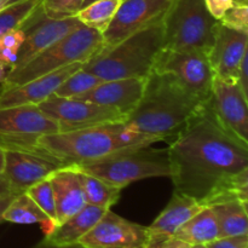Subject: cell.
Wrapping results in <instances>:
<instances>
[{"label":"cell","mask_w":248,"mask_h":248,"mask_svg":"<svg viewBox=\"0 0 248 248\" xmlns=\"http://www.w3.org/2000/svg\"><path fill=\"white\" fill-rule=\"evenodd\" d=\"M208 207L215 213L219 237L248 235L247 201L228 199Z\"/></svg>","instance_id":"obj_22"},{"label":"cell","mask_w":248,"mask_h":248,"mask_svg":"<svg viewBox=\"0 0 248 248\" xmlns=\"http://www.w3.org/2000/svg\"><path fill=\"white\" fill-rule=\"evenodd\" d=\"M203 207L205 206L199 203L194 199L173 191L171 200L169 201L166 207L161 211L152 225L148 227V232L153 235L173 236L184 223L188 222Z\"/></svg>","instance_id":"obj_21"},{"label":"cell","mask_w":248,"mask_h":248,"mask_svg":"<svg viewBox=\"0 0 248 248\" xmlns=\"http://www.w3.org/2000/svg\"><path fill=\"white\" fill-rule=\"evenodd\" d=\"M248 33L235 31L219 23L208 61L215 77L223 81L237 82L240 64L247 53Z\"/></svg>","instance_id":"obj_16"},{"label":"cell","mask_w":248,"mask_h":248,"mask_svg":"<svg viewBox=\"0 0 248 248\" xmlns=\"http://www.w3.org/2000/svg\"><path fill=\"white\" fill-rule=\"evenodd\" d=\"M33 248H86L81 246L80 244H74V245H68V246H56V245H51L48 242H46L45 240H43L41 242H39L38 245H35Z\"/></svg>","instance_id":"obj_39"},{"label":"cell","mask_w":248,"mask_h":248,"mask_svg":"<svg viewBox=\"0 0 248 248\" xmlns=\"http://www.w3.org/2000/svg\"><path fill=\"white\" fill-rule=\"evenodd\" d=\"M4 222L15 224H41L44 232L47 235L53 229L50 218L40 210L38 205L31 200V196L24 191L15 196L12 202L4 213Z\"/></svg>","instance_id":"obj_24"},{"label":"cell","mask_w":248,"mask_h":248,"mask_svg":"<svg viewBox=\"0 0 248 248\" xmlns=\"http://www.w3.org/2000/svg\"><path fill=\"white\" fill-rule=\"evenodd\" d=\"M41 0H18L0 11V35L14 29H22Z\"/></svg>","instance_id":"obj_27"},{"label":"cell","mask_w":248,"mask_h":248,"mask_svg":"<svg viewBox=\"0 0 248 248\" xmlns=\"http://www.w3.org/2000/svg\"><path fill=\"white\" fill-rule=\"evenodd\" d=\"M38 107L58 124L60 132L125 121V116L119 111L81 99L51 96Z\"/></svg>","instance_id":"obj_11"},{"label":"cell","mask_w":248,"mask_h":248,"mask_svg":"<svg viewBox=\"0 0 248 248\" xmlns=\"http://www.w3.org/2000/svg\"><path fill=\"white\" fill-rule=\"evenodd\" d=\"M102 47L103 36L101 31L81 24L72 33L41 51L21 68L7 70L6 77L1 82V90L22 85L72 63H86L98 55Z\"/></svg>","instance_id":"obj_4"},{"label":"cell","mask_w":248,"mask_h":248,"mask_svg":"<svg viewBox=\"0 0 248 248\" xmlns=\"http://www.w3.org/2000/svg\"><path fill=\"white\" fill-rule=\"evenodd\" d=\"M153 70L172 75L203 103L210 99L215 73L208 57L203 53L162 47Z\"/></svg>","instance_id":"obj_9"},{"label":"cell","mask_w":248,"mask_h":248,"mask_svg":"<svg viewBox=\"0 0 248 248\" xmlns=\"http://www.w3.org/2000/svg\"><path fill=\"white\" fill-rule=\"evenodd\" d=\"M92 1H94V0H86V1H85V4H84V6H86V5L91 4ZM84 6H82V7H84Z\"/></svg>","instance_id":"obj_45"},{"label":"cell","mask_w":248,"mask_h":248,"mask_svg":"<svg viewBox=\"0 0 248 248\" xmlns=\"http://www.w3.org/2000/svg\"><path fill=\"white\" fill-rule=\"evenodd\" d=\"M82 65L84 62L72 63L67 67H63L43 77L35 78L22 85L0 90V108L27 106V104L38 106L41 102L53 96L61 84L69 75L80 69Z\"/></svg>","instance_id":"obj_17"},{"label":"cell","mask_w":248,"mask_h":248,"mask_svg":"<svg viewBox=\"0 0 248 248\" xmlns=\"http://www.w3.org/2000/svg\"><path fill=\"white\" fill-rule=\"evenodd\" d=\"M86 0H41V9L50 18L74 17Z\"/></svg>","instance_id":"obj_30"},{"label":"cell","mask_w":248,"mask_h":248,"mask_svg":"<svg viewBox=\"0 0 248 248\" xmlns=\"http://www.w3.org/2000/svg\"><path fill=\"white\" fill-rule=\"evenodd\" d=\"M16 195V193H12L11 191V193H7L5 194V195L0 196V223L4 222L5 211L7 210V207H9L10 203L12 202V200H14Z\"/></svg>","instance_id":"obj_38"},{"label":"cell","mask_w":248,"mask_h":248,"mask_svg":"<svg viewBox=\"0 0 248 248\" xmlns=\"http://www.w3.org/2000/svg\"><path fill=\"white\" fill-rule=\"evenodd\" d=\"M6 73H7L6 67H5V65L0 62V82H2V80L5 79V77H6Z\"/></svg>","instance_id":"obj_42"},{"label":"cell","mask_w":248,"mask_h":248,"mask_svg":"<svg viewBox=\"0 0 248 248\" xmlns=\"http://www.w3.org/2000/svg\"><path fill=\"white\" fill-rule=\"evenodd\" d=\"M167 152L174 193L205 207L248 200V145L219 125L207 103L172 138Z\"/></svg>","instance_id":"obj_1"},{"label":"cell","mask_w":248,"mask_h":248,"mask_svg":"<svg viewBox=\"0 0 248 248\" xmlns=\"http://www.w3.org/2000/svg\"><path fill=\"white\" fill-rule=\"evenodd\" d=\"M121 124L51 133L39 137L36 144L65 166L92 164L116 153L126 152L119 138Z\"/></svg>","instance_id":"obj_5"},{"label":"cell","mask_w":248,"mask_h":248,"mask_svg":"<svg viewBox=\"0 0 248 248\" xmlns=\"http://www.w3.org/2000/svg\"><path fill=\"white\" fill-rule=\"evenodd\" d=\"M206 246L208 248H248V235L218 237Z\"/></svg>","instance_id":"obj_33"},{"label":"cell","mask_w":248,"mask_h":248,"mask_svg":"<svg viewBox=\"0 0 248 248\" xmlns=\"http://www.w3.org/2000/svg\"><path fill=\"white\" fill-rule=\"evenodd\" d=\"M11 186H10L9 182H7L6 177L4 174H0V196L5 195L7 193H11ZM14 193V191H12Z\"/></svg>","instance_id":"obj_40"},{"label":"cell","mask_w":248,"mask_h":248,"mask_svg":"<svg viewBox=\"0 0 248 248\" xmlns=\"http://www.w3.org/2000/svg\"><path fill=\"white\" fill-rule=\"evenodd\" d=\"M147 79L127 78L102 81L94 89L75 99L92 102L114 109L125 116V120L136 109L143 96Z\"/></svg>","instance_id":"obj_18"},{"label":"cell","mask_w":248,"mask_h":248,"mask_svg":"<svg viewBox=\"0 0 248 248\" xmlns=\"http://www.w3.org/2000/svg\"><path fill=\"white\" fill-rule=\"evenodd\" d=\"M5 169V149L0 145V174L4 173Z\"/></svg>","instance_id":"obj_41"},{"label":"cell","mask_w":248,"mask_h":248,"mask_svg":"<svg viewBox=\"0 0 248 248\" xmlns=\"http://www.w3.org/2000/svg\"><path fill=\"white\" fill-rule=\"evenodd\" d=\"M123 0H94L82 7L75 17L84 26L103 33L115 16Z\"/></svg>","instance_id":"obj_26"},{"label":"cell","mask_w":248,"mask_h":248,"mask_svg":"<svg viewBox=\"0 0 248 248\" xmlns=\"http://www.w3.org/2000/svg\"><path fill=\"white\" fill-rule=\"evenodd\" d=\"M203 1H205L206 9L217 21H219L223 15L234 5L232 0H203Z\"/></svg>","instance_id":"obj_35"},{"label":"cell","mask_w":248,"mask_h":248,"mask_svg":"<svg viewBox=\"0 0 248 248\" xmlns=\"http://www.w3.org/2000/svg\"><path fill=\"white\" fill-rule=\"evenodd\" d=\"M57 132L58 124L45 115L38 106L0 108V145L4 149L46 153L36 144L38 138Z\"/></svg>","instance_id":"obj_8"},{"label":"cell","mask_w":248,"mask_h":248,"mask_svg":"<svg viewBox=\"0 0 248 248\" xmlns=\"http://www.w3.org/2000/svg\"><path fill=\"white\" fill-rule=\"evenodd\" d=\"M191 245L182 241L174 236L167 235H148L144 248H189Z\"/></svg>","instance_id":"obj_32"},{"label":"cell","mask_w":248,"mask_h":248,"mask_svg":"<svg viewBox=\"0 0 248 248\" xmlns=\"http://www.w3.org/2000/svg\"><path fill=\"white\" fill-rule=\"evenodd\" d=\"M24 41V31L22 29H14L0 35V47H21Z\"/></svg>","instance_id":"obj_34"},{"label":"cell","mask_w":248,"mask_h":248,"mask_svg":"<svg viewBox=\"0 0 248 248\" xmlns=\"http://www.w3.org/2000/svg\"><path fill=\"white\" fill-rule=\"evenodd\" d=\"M219 125L236 140L248 145L247 96L237 82H228L215 77L207 102Z\"/></svg>","instance_id":"obj_13"},{"label":"cell","mask_w":248,"mask_h":248,"mask_svg":"<svg viewBox=\"0 0 248 248\" xmlns=\"http://www.w3.org/2000/svg\"><path fill=\"white\" fill-rule=\"evenodd\" d=\"M107 211L108 210L106 208L86 205L73 217L68 218L62 224L53 228L47 235H45L44 240L56 246L78 244L80 239L84 237L99 222Z\"/></svg>","instance_id":"obj_20"},{"label":"cell","mask_w":248,"mask_h":248,"mask_svg":"<svg viewBox=\"0 0 248 248\" xmlns=\"http://www.w3.org/2000/svg\"><path fill=\"white\" fill-rule=\"evenodd\" d=\"M189 248H208L206 245H191Z\"/></svg>","instance_id":"obj_44"},{"label":"cell","mask_w":248,"mask_h":248,"mask_svg":"<svg viewBox=\"0 0 248 248\" xmlns=\"http://www.w3.org/2000/svg\"><path fill=\"white\" fill-rule=\"evenodd\" d=\"M248 53L244 56L241 61V64H240L239 74H237V84L241 87L242 92H244L246 96H248Z\"/></svg>","instance_id":"obj_36"},{"label":"cell","mask_w":248,"mask_h":248,"mask_svg":"<svg viewBox=\"0 0 248 248\" xmlns=\"http://www.w3.org/2000/svg\"><path fill=\"white\" fill-rule=\"evenodd\" d=\"M17 56H18V48L12 47H0V62L11 69L15 65L17 61Z\"/></svg>","instance_id":"obj_37"},{"label":"cell","mask_w":248,"mask_h":248,"mask_svg":"<svg viewBox=\"0 0 248 248\" xmlns=\"http://www.w3.org/2000/svg\"><path fill=\"white\" fill-rule=\"evenodd\" d=\"M78 174H79L80 183H81L87 205L110 210L111 206L118 202L123 189L118 188L98 177L92 176V174L80 170L79 167H78Z\"/></svg>","instance_id":"obj_25"},{"label":"cell","mask_w":248,"mask_h":248,"mask_svg":"<svg viewBox=\"0 0 248 248\" xmlns=\"http://www.w3.org/2000/svg\"><path fill=\"white\" fill-rule=\"evenodd\" d=\"M234 5H248V0H232Z\"/></svg>","instance_id":"obj_43"},{"label":"cell","mask_w":248,"mask_h":248,"mask_svg":"<svg viewBox=\"0 0 248 248\" xmlns=\"http://www.w3.org/2000/svg\"><path fill=\"white\" fill-rule=\"evenodd\" d=\"M101 82L102 80L99 78L81 67L61 84L53 96L61 97V98H78L91 91Z\"/></svg>","instance_id":"obj_28"},{"label":"cell","mask_w":248,"mask_h":248,"mask_svg":"<svg viewBox=\"0 0 248 248\" xmlns=\"http://www.w3.org/2000/svg\"><path fill=\"white\" fill-rule=\"evenodd\" d=\"M63 166H65L63 162L48 153L5 149V169L2 174L6 177L11 190L19 194L48 178Z\"/></svg>","instance_id":"obj_14"},{"label":"cell","mask_w":248,"mask_h":248,"mask_svg":"<svg viewBox=\"0 0 248 248\" xmlns=\"http://www.w3.org/2000/svg\"><path fill=\"white\" fill-rule=\"evenodd\" d=\"M56 205V227L87 205L75 165L63 166L48 177Z\"/></svg>","instance_id":"obj_19"},{"label":"cell","mask_w":248,"mask_h":248,"mask_svg":"<svg viewBox=\"0 0 248 248\" xmlns=\"http://www.w3.org/2000/svg\"><path fill=\"white\" fill-rule=\"evenodd\" d=\"M219 23L230 29L248 33V5H232L223 15Z\"/></svg>","instance_id":"obj_31"},{"label":"cell","mask_w":248,"mask_h":248,"mask_svg":"<svg viewBox=\"0 0 248 248\" xmlns=\"http://www.w3.org/2000/svg\"><path fill=\"white\" fill-rule=\"evenodd\" d=\"M172 0H123L109 26L102 33L103 47L101 52L137 31L160 24L171 5Z\"/></svg>","instance_id":"obj_10"},{"label":"cell","mask_w":248,"mask_h":248,"mask_svg":"<svg viewBox=\"0 0 248 248\" xmlns=\"http://www.w3.org/2000/svg\"><path fill=\"white\" fill-rule=\"evenodd\" d=\"M148 235V227L108 210L78 244L86 248H144Z\"/></svg>","instance_id":"obj_15"},{"label":"cell","mask_w":248,"mask_h":248,"mask_svg":"<svg viewBox=\"0 0 248 248\" xmlns=\"http://www.w3.org/2000/svg\"><path fill=\"white\" fill-rule=\"evenodd\" d=\"M205 104L172 75L153 70L140 103L124 124L160 140H172Z\"/></svg>","instance_id":"obj_2"},{"label":"cell","mask_w":248,"mask_h":248,"mask_svg":"<svg viewBox=\"0 0 248 248\" xmlns=\"http://www.w3.org/2000/svg\"><path fill=\"white\" fill-rule=\"evenodd\" d=\"M78 167L121 189L133 182L154 177H170L171 173L167 148H138L116 153L106 159Z\"/></svg>","instance_id":"obj_7"},{"label":"cell","mask_w":248,"mask_h":248,"mask_svg":"<svg viewBox=\"0 0 248 248\" xmlns=\"http://www.w3.org/2000/svg\"><path fill=\"white\" fill-rule=\"evenodd\" d=\"M189 245H207L219 237L215 213L206 206L193 218L184 223L173 235Z\"/></svg>","instance_id":"obj_23"},{"label":"cell","mask_w":248,"mask_h":248,"mask_svg":"<svg viewBox=\"0 0 248 248\" xmlns=\"http://www.w3.org/2000/svg\"><path fill=\"white\" fill-rule=\"evenodd\" d=\"M80 26L81 22L75 16L67 18H50L44 14L40 2L26 24L22 27V31H24V41L18 50L16 63L10 70L21 68L41 51L72 33Z\"/></svg>","instance_id":"obj_12"},{"label":"cell","mask_w":248,"mask_h":248,"mask_svg":"<svg viewBox=\"0 0 248 248\" xmlns=\"http://www.w3.org/2000/svg\"><path fill=\"white\" fill-rule=\"evenodd\" d=\"M31 200L40 207V210L50 218L52 222L53 228L56 227V205H55V195H53L52 186H51L48 178L34 184L33 186L26 191Z\"/></svg>","instance_id":"obj_29"},{"label":"cell","mask_w":248,"mask_h":248,"mask_svg":"<svg viewBox=\"0 0 248 248\" xmlns=\"http://www.w3.org/2000/svg\"><path fill=\"white\" fill-rule=\"evenodd\" d=\"M218 26L203 0H172L162 21L164 48L208 56Z\"/></svg>","instance_id":"obj_6"},{"label":"cell","mask_w":248,"mask_h":248,"mask_svg":"<svg viewBox=\"0 0 248 248\" xmlns=\"http://www.w3.org/2000/svg\"><path fill=\"white\" fill-rule=\"evenodd\" d=\"M162 47L164 27L160 23L124 39L110 50L87 61L82 68L102 81L127 78L147 79Z\"/></svg>","instance_id":"obj_3"}]
</instances>
